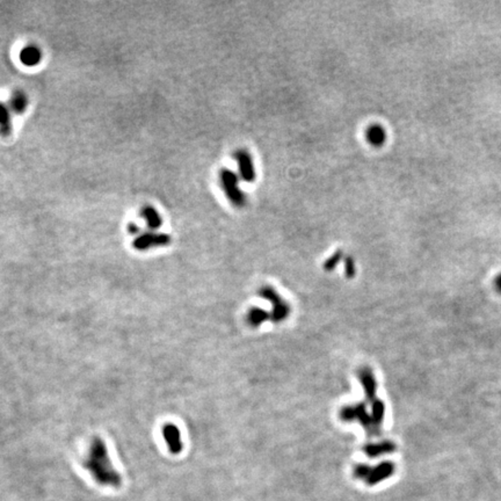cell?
Instances as JSON below:
<instances>
[{
    "label": "cell",
    "mask_w": 501,
    "mask_h": 501,
    "mask_svg": "<svg viewBox=\"0 0 501 501\" xmlns=\"http://www.w3.org/2000/svg\"><path fill=\"white\" fill-rule=\"evenodd\" d=\"M83 465L87 469L99 484L105 486L119 487L122 478L110 462L106 443L101 437L95 436L91 440L87 456L84 459Z\"/></svg>",
    "instance_id": "6da1fadb"
},
{
    "label": "cell",
    "mask_w": 501,
    "mask_h": 501,
    "mask_svg": "<svg viewBox=\"0 0 501 501\" xmlns=\"http://www.w3.org/2000/svg\"><path fill=\"white\" fill-rule=\"evenodd\" d=\"M339 417L345 422H359L365 428L367 434L372 436H379L374 425L372 416L367 411L366 403H357L353 405H346L341 407L339 412Z\"/></svg>",
    "instance_id": "7a4b0ae2"
},
{
    "label": "cell",
    "mask_w": 501,
    "mask_h": 501,
    "mask_svg": "<svg viewBox=\"0 0 501 501\" xmlns=\"http://www.w3.org/2000/svg\"><path fill=\"white\" fill-rule=\"evenodd\" d=\"M219 182L226 199L236 208H243L246 205V194L239 187V175L231 169L223 168L219 172Z\"/></svg>",
    "instance_id": "3957f363"
},
{
    "label": "cell",
    "mask_w": 501,
    "mask_h": 501,
    "mask_svg": "<svg viewBox=\"0 0 501 501\" xmlns=\"http://www.w3.org/2000/svg\"><path fill=\"white\" fill-rule=\"evenodd\" d=\"M258 295L261 298L268 300L273 305L272 312H270V320L273 323H282L288 318L292 311L289 303H287L272 286H262L258 290Z\"/></svg>",
    "instance_id": "277c9868"
},
{
    "label": "cell",
    "mask_w": 501,
    "mask_h": 501,
    "mask_svg": "<svg viewBox=\"0 0 501 501\" xmlns=\"http://www.w3.org/2000/svg\"><path fill=\"white\" fill-rule=\"evenodd\" d=\"M171 244V236L163 232H146L133 240L132 246L137 250H146L156 247H164Z\"/></svg>",
    "instance_id": "5b68a950"
},
{
    "label": "cell",
    "mask_w": 501,
    "mask_h": 501,
    "mask_svg": "<svg viewBox=\"0 0 501 501\" xmlns=\"http://www.w3.org/2000/svg\"><path fill=\"white\" fill-rule=\"evenodd\" d=\"M235 159L238 164L239 178H242L245 182H254L256 172L252 155L247 150L240 149L235 152Z\"/></svg>",
    "instance_id": "8992f818"
},
{
    "label": "cell",
    "mask_w": 501,
    "mask_h": 501,
    "mask_svg": "<svg viewBox=\"0 0 501 501\" xmlns=\"http://www.w3.org/2000/svg\"><path fill=\"white\" fill-rule=\"evenodd\" d=\"M357 377H359V380L361 385L363 387V391H365V396L367 402L372 404L377 399V380L375 377V374L369 367H362V368L359 369L357 372Z\"/></svg>",
    "instance_id": "52a82bcc"
},
{
    "label": "cell",
    "mask_w": 501,
    "mask_h": 501,
    "mask_svg": "<svg viewBox=\"0 0 501 501\" xmlns=\"http://www.w3.org/2000/svg\"><path fill=\"white\" fill-rule=\"evenodd\" d=\"M164 440L172 454H179L182 450L181 433L174 423H165L163 427Z\"/></svg>",
    "instance_id": "ba28073f"
},
{
    "label": "cell",
    "mask_w": 501,
    "mask_h": 501,
    "mask_svg": "<svg viewBox=\"0 0 501 501\" xmlns=\"http://www.w3.org/2000/svg\"><path fill=\"white\" fill-rule=\"evenodd\" d=\"M396 466L392 462H389V460H384V462L379 463L378 465L370 469L368 478L366 479V482L368 485H376L383 480H385L391 477L393 473H395Z\"/></svg>",
    "instance_id": "9c48e42d"
},
{
    "label": "cell",
    "mask_w": 501,
    "mask_h": 501,
    "mask_svg": "<svg viewBox=\"0 0 501 501\" xmlns=\"http://www.w3.org/2000/svg\"><path fill=\"white\" fill-rule=\"evenodd\" d=\"M397 450L396 443H393L392 441L384 440L380 441V442L377 443H367L365 447H363V452L370 459H377V457L389 455V454L395 453Z\"/></svg>",
    "instance_id": "30bf717a"
},
{
    "label": "cell",
    "mask_w": 501,
    "mask_h": 501,
    "mask_svg": "<svg viewBox=\"0 0 501 501\" xmlns=\"http://www.w3.org/2000/svg\"><path fill=\"white\" fill-rule=\"evenodd\" d=\"M386 137V131L383 125L376 123V125H372L367 128L366 139L374 148H380V146L385 144Z\"/></svg>",
    "instance_id": "8fae6325"
},
{
    "label": "cell",
    "mask_w": 501,
    "mask_h": 501,
    "mask_svg": "<svg viewBox=\"0 0 501 501\" xmlns=\"http://www.w3.org/2000/svg\"><path fill=\"white\" fill-rule=\"evenodd\" d=\"M268 320H270V312L266 311V310L253 306V308H250L247 311L246 323L252 329H258L263 323L268 322Z\"/></svg>",
    "instance_id": "7c38bea8"
},
{
    "label": "cell",
    "mask_w": 501,
    "mask_h": 501,
    "mask_svg": "<svg viewBox=\"0 0 501 501\" xmlns=\"http://www.w3.org/2000/svg\"><path fill=\"white\" fill-rule=\"evenodd\" d=\"M41 50L35 45H27L20 52V61L27 66H35L41 62Z\"/></svg>",
    "instance_id": "4fadbf2b"
},
{
    "label": "cell",
    "mask_w": 501,
    "mask_h": 501,
    "mask_svg": "<svg viewBox=\"0 0 501 501\" xmlns=\"http://www.w3.org/2000/svg\"><path fill=\"white\" fill-rule=\"evenodd\" d=\"M370 405H372V413H370V416H372L373 422L374 425H375L377 433L380 435V434H382L384 418H385V405H384V403L378 398H377L374 403L370 404Z\"/></svg>",
    "instance_id": "5bb4252c"
},
{
    "label": "cell",
    "mask_w": 501,
    "mask_h": 501,
    "mask_svg": "<svg viewBox=\"0 0 501 501\" xmlns=\"http://www.w3.org/2000/svg\"><path fill=\"white\" fill-rule=\"evenodd\" d=\"M141 216L145 219L146 224H148L150 229L156 230V229H159L160 226H162V223H163L162 216L159 215V212L157 211L153 207H150V206L144 207L141 211Z\"/></svg>",
    "instance_id": "9a60e30c"
},
{
    "label": "cell",
    "mask_w": 501,
    "mask_h": 501,
    "mask_svg": "<svg viewBox=\"0 0 501 501\" xmlns=\"http://www.w3.org/2000/svg\"><path fill=\"white\" fill-rule=\"evenodd\" d=\"M12 132V120L9 110L4 103L0 102V133L7 137Z\"/></svg>",
    "instance_id": "2e32d148"
},
{
    "label": "cell",
    "mask_w": 501,
    "mask_h": 501,
    "mask_svg": "<svg viewBox=\"0 0 501 501\" xmlns=\"http://www.w3.org/2000/svg\"><path fill=\"white\" fill-rule=\"evenodd\" d=\"M9 105H11L12 109L14 110L16 114H22L27 108V105H28V99H27L25 93L21 91H16L11 96Z\"/></svg>",
    "instance_id": "e0dca14e"
},
{
    "label": "cell",
    "mask_w": 501,
    "mask_h": 501,
    "mask_svg": "<svg viewBox=\"0 0 501 501\" xmlns=\"http://www.w3.org/2000/svg\"><path fill=\"white\" fill-rule=\"evenodd\" d=\"M343 259H345V256H343L342 250H335L332 255L329 256V258L325 260V262L323 263V268L325 269L326 272H332V270L336 268V266H338Z\"/></svg>",
    "instance_id": "ac0fdd59"
},
{
    "label": "cell",
    "mask_w": 501,
    "mask_h": 501,
    "mask_svg": "<svg viewBox=\"0 0 501 501\" xmlns=\"http://www.w3.org/2000/svg\"><path fill=\"white\" fill-rule=\"evenodd\" d=\"M343 262H345V275L348 277V279H352V277L355 276L356 273L355 261H354V259L350 258V256H346Z\"/></svg>",
    "instance_id": "d6986e66"
},
{
    "label": "cell",
    "mask_w": 501,
    "mask_h": 501,
    "mask_svg": "<svg viewBox=\"0 0 501 501\" xmlns=\"http://www.w3.org/2000/svg\"><path fill=\"white\" fill-rule=\"evenodd\" d=\"M496 288L499 292H501V274L500 275H498V277L496 279Z\"/></svg>",
    "instance_id": "ffe728a7"
}]
</instances>
